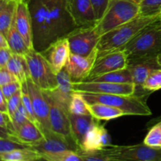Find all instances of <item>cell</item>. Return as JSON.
Instances as JSON below:
<instances>
[{"mask_svg": "<svg viewBox=\"0 0 161 161\" xmlns=\"http://www.w3.org/2000/svg\"><path fill=\"white\" fill-rule=\"evenodd\" d=\"M28 7L32 20L33 45L37 51H43L77 28L64 0H30Z\"/></svg>", "mask_w": 161, "mask_h": 161, "instance_id": "6da1fadb", "label": "cell"}, {"mask_svg": "<svg viewBox=\"0 0 161 161\" xmlns=\"http://www.w3.org/2000/svg\"><path fill=\"white\" fill-rule=\"evenodd\" d=\"M159 20L158 16H138L133 20L102 35L97 43V57L109 52L122 50L134 37L151 24Z\"/></svg>", "mask_w": 161, "mask_h": 161, "instance_id": "7a4b0ae2", "label": "cell"}, {"mask_svg": "<svg viewBox=\"0 0 161 161\" xmlns=\"http://www.w3.org/2000/svg\"><path fill=\"white\" fill-rule=\"evenodd\" d=\"M160 20L151 24L134 37L122 50L129 61L152 56L161 53V30Z\"/></svg>", "mask_w": 161, "mask_h": 161, "instance_id": "3957f363", "label": "cell"}, {"mask_svg": "<svg viewBox=\"0 0 161 161\" xmlns=\"http://www.w3.org/2000/svg\"><path fill=\"white\" fill-rule=\"evenodd\" d=\"M86 103H103L121 109L127 116H150L152 112L146 103V95L94 94L80 92Z\"/></svg>", "mask_w": 161, "mask_h": 161, "instance_id": "277c9868", "label": "cell"}, {"mask_svg": "<svg viewBox=\"0 0 161 161\" xmlns=\"http://www.w3.org/2000/svg\"><path fill=\"white\" fill-rule=\"evenodd\" d=\"M139 16V4L132 0H111L102 17L95 25L102 36Z\"/></svg>", "mask_w": 161, "mask_h": 161, "instance_id": "5b68a950", "label": "cell"}, {"mask_svg": "<svg viewBox=\"0 0 161 161\" xmlns=\"http://www.w3.org/2000/svg\"><path fill=\"white\" fill-rule=\"evenodd\" d=\"M29 69L30 79L42 91H53L58 86L57 75L41 52L31 49L25 55Z\"/></svg>", "mask_w": 161, "mask_h": 161, "instance_id": "8992f818", "label": "cell"}, {"mask_svg": "<svg viewBox=\"0 0 161 161\" xmlns=\"http://www.w3.org/2000/svg\"><path fill=\"white\" fill-rule=\"evenodd\" d=\"M111 161H161V149L146 144L133 146H110L102 149Z\"/></svg>", "mask_w": 161, "mask_h": 161, "instance_id": "52a82bcc", "label": "cell"}, {"mask_svg": "<svg viewBox=\"0 0 161 161\" xmlns=\"http://www.w3.org/2000/svg\"><path fill=\"white\" fill-rule=\"evenodd\" d=\"M72 53L86 56L97 47L101 36L95 25L77 27L67 35Z\"/></svg>", "mask_w": 161, "mask_h": 161, "instance_id": "ba28073f", "label": "cell"}, {"mask_svg": "<svg viewBox=\"0 0 161 161\" xmlns=\"http://www.w3.org/2000/svg\"><path fill=\"white\" fill-rule=\"evenodd\" d=\"M43 92L50 107V124L51 130L69 141L74 142L71 131L68 108L59 103L48 91H43Z\"/></svg>", "mask_w": 161, "mask_h": 161, "instance_id": "9c48e42d", "label": "cell"}, {"mask_svg": "<svg viewBox=\"0 0 161 161\" xmlns=\"http://www.w3.org/2000/svg\"><path fill=\"white\" fill-rule=\"evenodd\" d=\"M28 92L31 97L32 108L39 126L44 134V136L52 132L50 124V107L45 97L43 91L36 86L31 80H26Z\"/></svg>", "mask_w": 161, "mask_h": 161, "instance_id": "30bf717a", "label": "cell"}, {"mask_svg": "<svg viewBox=\"0 0 161 161\" xmlns=\"http://www.w3.org/2000/svg\"><path fill=\"white\" fill-rule=\"evenodd\" d=\"M75 91L94 94L133 95L136 91L135 83H113L108 82L81 81L74 83Z\"/></svg>", "mask_w": 161, "mask_h": 161, "instance_id": "8fae6325", "label": "cell"}, {"mask_svg": "<svg viewBox=\"0 0 161 161\" xmlns=\"http://www.w3.org/2000/svg\"><path fill=\"white\" fill-rule=\"evenodd\" d=\"M97 58V47L86 56L71 53L64 69L74 83L85 81L89 77Z\"/></svg>", "mask_w": 161, "mask_h": 161, "instance_id": "7c38bea8", "label": "cell"}, {"mask_svg": "<svg viewBox=\"0 0 161 161\" xmlns=\"http://www.w3.org/2000/svg\"><path fill=\"white\" fill-rule=\"evenodd\" d=\"M127 64L128 60L124 50H117L109 52L97 57L88 78L126 69Z\"/></svg>", "mask_w": 161, "mask_h": 161, "instance_id": "4fadbf2b", "label": "cell"}, {"mask_svg": "<svg viewBox=\"0 0 161 161\" xmlns=\"http://www.w3.org/2000/svg\"><path fill=\"white\" fill-rule=\"evenodd\" d=\"M47 59L55 74H58L65 66L71 54L67 37H62L52 42L46 50L41 52Z\"/></svg>", "mask_w": 161, "mask_h": 161, "instance_id": "5bb4252c", "label": "cell"}, {"mask_svg": "<svg viewBox=\"0 0 161 161\" xmlns=\"http://www.w3.org/2000/svg\"><path fill=\"white\" fill-rule=\"evenodd\" d=\"M112 146L111 137L104 124L97 119L89 129L77 152L90 153Z\"/></svg>", "mask_w": 161, "mask_h": 161, "instance_id": "9a60e30c", "label": "cell"}, {"mask_svg": "<svg viewBox=\"0 0 161 161\" xmlns=\"http://www.w3.org/2000/svg\"><path fill=\"white\" fill-rule=\"evenodd\" d=\"M127 68L131 74L136 91L139 89L146 94L147 92L142 89V84L153 71L161 69V65L159 64L157 56H152L129 61Z\"/></svg>", "mask_w": 161, "mask_h": 161, "instance_id": "2e32d148", "label": "cell"}, {"mask_svg": "<svg viewBox=\"0 0 161 161\" xmlns=\"http://www.w3.org/2000/svg\"><path fill=\"white\" fill-rule=\"evenodd\" d=\"M30 148L39 153L41 156L45 153L64 150H73L77 152L79 149L78 146L74 142L69 141L67 138L57 135L53 131L46 135L39 142L30 146Z\"/></svg>", "mask_w": 161, "mask_h": 161, "instance_id": "e0dca14e", "label": "cell"}, {"mask_svg": "<svg viewBox=\"0 0 161 161\" xmlns=\"http://www.w3.org/2000/svg\"><path fill=\"white\" fill-rule=\"evenodd\" d=\"M15 23L17 30L23 37L29 49H34L33 45V28L31 13L28 3L22 0L17 1L15 10Z\"/></svg>", "mask_w": 161, "mask_h": 161, "instance_id": "ac0fdd59", "label": "cell"}, {"mask_svg": "<svg viewBox=\"0 0 161 161\" xmlns=\"http://www.w3.org/2000/svg\"><path fill=\"white\" fill-rule=\"evenodd\" d=\"M69 10L77 27L93 26L97 24V20L91 0H72Z\"/></svg>", "mask_w": 161, "mask_h": 161, "instance_id": "d6986e66", "label": "cell"}, {"mask_svg": "<svg viewBox=\"0 0 161 161\" xmlns=\"http://www.w3.org/2000/svg\"><path fill=\"white\" fill-rule=\"evenodd\" d=\"M44 137L39 126L31 120L25 122L16 131L9 133V138L28 147L39 142Z\"/></svg>", "mask_w": 161, "mask_h": 161, "instance_id": "ffe728a7", "label": "cell"}, {"mask_svg": "<svg viewBox=\"0 0 161 161\" xmlns=\"http://www.w3.org/2000/svg\"><path fill=\"white\" fill-rule=\"evenodd\" d=\"M57 79H58L57 87L53 91H49L48 92L59 103L69 109V102L72 98V94L75 92L73 88V82L64 69L57 74Z\"/></svg>", "mask_w": 161, "mask_h": 161, "instance_id": "44dd1931", "label": "cell"}, {"mask_svg": "<svg viewBox=\"0 0 161 161\" xmlns=\"http://www.w3.org/2000/svg\"><path fill=\"white\" fill-rule=\"evenodd\" d=\"M69 116L72 138L78 148H80L89 129L97 119L91 114L75 115L69 113Z\"/></svg>", "mask_w": 161, "mask_h": 161, "instance_id": "7402d4cb", "label": "cell"}, {"mask_svg": "<svg viewBox=\"0 0 161 161\" xmlns=\"http://www.w3.org/2000/svg\"><path fill=\"white\" fill-rule=\"evenodd\" d=\"M87 108L90 114L98 120H111L127 116L121 109L103 103H87Z\"/></svg>", "mask_w": 161, "mask_h": 161, "instance_id": "603a6c76", "label": "cell"}, {"mask_svg": "<svg viewBox=\"0 0 161 161\" xmlns=\"http://www.w3.org/2000/svg\"><path fill=\"white\" fill-rule=\"evenodd\" d=\"M6 40H7L8 46L9 48L10 49L13 53L18 55H22L25 56L31 49L28 47V46L25 43L23 37L20 32L17 30L16 27L15 23V14H14V20H13L12 25L8 31L7 35H6Z\"/></svg>", "mask_w": 161, "mask_h": 161, "instance_id": "cb8c5ba5", "label": "cell"}, {"mask_svg": "<svg viewBox=\"0 0 161 161\" xmlns=\"http://www.w3.org/2000/svg\"><path fill=\"white\" fill-rule=\"evenodd\" d=\"M6 68L21 83L30 77L29 69L25 56L13 53Z\"/></svg>", "mask_w": 161, "mask_h": 161, "instance_id": "d4e9b609", "label": "cell"}, {"mask_svg": "<svg viewBox=\"0 0 161 161\" xmlns=\"http://www.w3.org/2000/svg\"><path fill=\"white\" fill-rule=\"evenodd\" d=\"M85 81L108 82V83H134L131 74L129 72L127 68L102 74L95 77L88 78Z\"/></svg>", "mask_w": 161, "mask_h": 161, "instance_id": "484cf974", "label": "cell"}, {"mask_svg": "<svg viewBox=\"0 0 161 161\" xmlns=\"http://www.w3.org/2000/svg\"><path fill=\"white\" fill-rule=\"evenodd\" d=\"M42 160V156L30 147L18 149L0 155L3 161H36Z\"/></svg>", "mask_w": 161, "mask_h": 161, "instance_id": "4316f807", "label": "cell"}, {"mask_svg": "<svg viewBox=\"0 0 161 161\" xmlns=\"http://www.w3.org/2000/svg\"><path fill=\"white\" fill-rule=\"evenodd\" d=\"M17 1L11 0L9 4L0 11V33L6 37L8 31L12 25L15 14Z\"/></svg>", "mask_w": 161, "mask_h": 161, "instance_id": "83f0119b", "label": "cell"}, {"mask_svg": "<svg viewBox=\"0 0 161 161\" xmlns=\"http://www.w3.org/2000/svg\"><path fill=\"white\" fill-rule=\"evenodd\" d=\"M68 110L69 113L75 115L90 114L87 108V103L78 91H75L72 94Z\"/></svg>", "mask_w": 161, "mask_h": 161, "instance_id": "f1b7e54d", "label": "cell"}, {"mask_svg": "<svg viewBox=\"0 0 161 161\" xmlns=\"http://www.w3.org/2000/svg\"><path fill=\"white\" fill-rule=\"evenodd\" d=\"M143 143L156 149H161V119L151 127Z\"/></svg>", "mask_w": 161, "mask_h": 161, "instance_id": "f546056e", "label": "cell"}, {"mask_svg": "<svg viewBox=\"0 0 161 161\" xmlns=\"http://www.w3.org/2000/svg\"><path fill=\"white\" fill-rule=\"evenodd\" d=\"M42 160L47 161H82L76 151L64 150L42 155Z\"/></svg>", "mask_w": 161, "mask_h": 161, "instance_id": "4dcf8cb0", "label": "cell"}, {"mask_svg": "<svg viewBox=\"0 0 161 161\" xmlns=\"http://www.w3.org/2000/svg\"><path fill=\"white\" fill-rule=\"evenodd\" d=\"M161 12V0H143L139 4V15L158 16Z\"/></svg>", "mask_w": 161, "mask_h": 161, "instance_id": "1f68e13d", "label": "cell"}, {"mask_svg": "<svg viewBox=\"0 0 161 161\" xmlns=\"http://www.w3.org/2000/svg\"><path fill=\"white\" fill-rule=\"evenodd\" d=\"M142 89L149 94L161 89V69L153 71L147 77L142 84Z\"/></svg>", "mask_w": 161, "mask_h": 161, "instance_id": "d6a6232c", "label": "cell"}, {"mask_svg": "<svg viewBox=\"0 0 161 161\" xmlns=\"http://www.w3.org/2000/svg\"><path fill=\"white\" fill-rule=\"evenodd\" d=\"M28 120H30L29 116L25 106L21 103L15 113L11 117V130H9V133L16 131L20 126L23 125Z\"/></svg>", "mask_w": 161, "mask_h": 161, "instance_id": "836d02e7", "label": "cell"}, {"mask_svg": "<svg viewBox=\"0 0 161 161\" xmlns=\"http://www.w3.org/2000/svg\"><path fill=\"white\" fill-rule=\"evenodd\" d=\"M20 91H21L22 104H23L25 109H26L27 113H28L30 120L36 123V124H38L37 119H36V116H35L34 110H33V108H32V103H31V97H30L29 92H28V86H27L26 81L21 83V89H20ZM38 125H39V124H38Z\"/></svg>", "mask_w": 161, "mask_h": 161, "instance_id": "e575fe53", "label": "cell"}, {"mask_svg": "<svg viewBox=\"0 0 161 161\" xmlns=\"http://www.w3.org/2000/svg\"><path fill=\"white\" fill-rule=\"evenodd\" d=\"M27 147L28 146H25L21 143L17 142L14 140L10 139V138H0V155L11 152L13 150H15V149H24V148Z\"/></svg>", "mask_w": 161, "mask_h": 161, "instance_id": "d590c367", "label": "cell"}, {"mask_svg": "<svg viewBox=\"0 0 161 161\" xmlns=\"http://www.w3.org/2000/svg\"><path fill=\"white\" fill-rule=\"evenodd\" d=\"M21 103V91L20 90L7 100V113L9 114L10 119Z\"/></svg>", "mask_w": 161, "mask_h": 161, "instance_id": "8d00e7d4", "label": "cell"}, {"mask_svg": "<svg viewBox=\"0 0 161 161\" xmlns=\"http://www.w3.org/2000/svg\"><path fill=\"white\" fill-rule=\"evenodd\" d=\"M1 89L2 91H3V95L6 97V101H7L11 96H13L17 91H19L21 89V83L19 81L11 82V83H8V84L2 86Z\"/></svg>", "mask_w": 161, "mask_h": 161, "instance_id": "74e56055", "label": "cell"}, {"mask_svg": "<svg viewBox=\"0 0 161 161\" xmlns=\"http://www.w3.org/2000/svg\"><path fill=\"white\" fill-rule=\"evenodd\" d=\"M94 7L97 20H98L105 13L108 3L111 0H91Z\"/></svg>", "mask_w": 161, "mask_h": 161, "instance_id": "f35d334b", "label": "cell"}, {"mask_svg": "<svg viewBox=\"0 0 161 161\" xmlns=\"http://www.w3.org/2000/svg\"><path fill=\"white\" fill-rule=\"evenodd\" d=\"M14 81H18L15 76L6 68L0 69V86Z\"/></svg>", "mask_w": 161, "mask_h": 161, "instance_id": "ab89813d", "label": "cell"}, {"mask_svg": "<svg viewBox=\"0 0 161 161\" xmlns=\"http://www.w3.org/2000/svg\"><path fill=\"white\" fill-rule=\"evenodd\" d=\"M13 55V52L9 48L0 47V69L6 68L8 61Z\"/></svg>", "mask_w": 161, "mask_h": 161, "instance_id": "60d3db41", "label": "cell"}, {"mask_svg": "<svg viewBox=\"0 0 161 161\" xmlns=\"http://www.w3.org/2000/svg\"><path fill=\"white\" fill-rule=\"evenodd\" d=\"M0 127L7 129L9 131L11 130L10 117L7 113L3 111H0Z\"/></svg>", "mask_w": 161, "mask_h": 161, "instance_id": "b9f144b4", "label": "cell"}, {"mask_svg": "<svg viewBox=\"0 0 161 161\" xmlns=\"http://www.w3.org/2000/svg\"><path fill=\"white\" fill-rule=\"evenodd\" d=\"M0 111L7 113V101L4 97L0 86Z\"/></svg>", "mask_w": 161, "mask_h": 161, "instance_id": "7bdbcfd3", "label": "cell"}, {"mask_svg": "<svg viewBox=\"0 0 161 161\" xmlns=\"http://www.w3.org/2000/svg\"><path fill=\"white\" fill-rule=\"evenodd\" d=\"M0 47H3V48H9L6 38L2 33H0Z\"/></svg>", "mask_w": 161, "mask_h": 161, "instance_id": "ee69618b", "label": "cell"}, {"mask_svg": "<svg viewBox=\"0 0 161 161\" xmlns=\"http://www.w3.org/2000/svg\"><path fill=\"white\" fill-rule=\"evenodd\" d=\"M0 138H9V130L7 129L0 127Z\"/></svg>", "mask_w": 161, "mask_h": 161, "instance_id": "f6af8a7d", "label": "cell"}, {"mask_svg": "<svg viewBox=\"0 0 161 161\" xmlns=\"http://www.w3.org/2000/svg\"><path fill=\"white\" fill-rule=\"evenodd\" d=\"M10 1L11 0H0V11L3 10Z\"/></svg>", "mask_w": 161, "mask_h": 161, "instance_id": "bcb514c9", "label": "cell"}, {"mask_svg": "<svg viewBox=\"0 0 161 161\" xmlns=\"http://www.w3.org/2000/svg\"><path fill=\"white\" fill-rule=\"evenodd\" d=\"M64 1L65 2L66 5H67V6H68V8H69V5L71 4V3H72V0H64Z\"/></svg>", "mask_w": 161, "mask_h": 161, "instance_id": "7dc6e473", "label": "cell"}, {"mask_svg": "<svg viewBox=\"0 0 161 161\" xmlns=\"http://www.w3.org/2000/svg\"><path fill=\"white\" fill-rule=\"evenodd\" d=\"M157 60H158L159 64L161 65V53H160V54H158V56H157Z\"/></svg>", "mask_w": 161, "mask_h": 161, "instance_id": "c3c4849f", "label": "cell"}, {"mask_svg": "<svg viewBox=\"0 0 161 161\" xmlns=\"http://www.w3.org/2000/svg\"><path fill=\"white\" fill-rule=\"evenodd\" d=\"M132 1L135 2V3H138V4H140V3H141L143 1V0H132Z\"/></svg>", "mask_w": 161, "mask_h": 161, "instance_id": "681fc988", "label": "cell"}, {"mask_svg": "<svg viewBox=\"0 0 161 161\" xmlns=\"http://www.w3.org/2000/svg\"><path fill=\"white\" fill-rule=\"evenodd\" d=\"M159 20H160V22L161 23V12L160 13V14H159Z\"/></svg>", "mask_w": 161, "mask_h": 161, "instance_id": "f907efd6", "label": "cell"}, {"mask_svg": "<svg viewBox=\"0 0 161 161\" xmlns=\"http://www.w3.org/2000/svg\"><path fill=\"white\" fill-rule=\"evenodd\" d=\"M22 1L25 2V3H28H28H29V2H30V0H22Z\"/></svg>", "mask_w": 161, "mask_h": 161, "instance_id": "816d5d0a", "label": "cell"}, {"mask_svg": "<svg viewBox=\"0 0 161 161\" xmlns=\"http://www.w3.org/2000/svg\"><path fill=\"white\" fill-rule=\"evenodd\" d=\"M160 30H161V23H160Z\"/></svg>", "mask_w": 161, "mask_h": 161, "instance_id": "f5cc1de1", "label": "cell"}, {"mask_svg": "<svg viewBox=\"0 0 161 161\" xmlns=\"http://www.w3.org/2000/svg\"><path fill=\"white\" fill-rule=\"evenodd\" d=\"M14 1H18V0H14Z\"/></svg>", "mask_w": 161, "mask_h": 161, "instance_id": "db71d44e", "label": "cell"}, {"mask_svg": "<svg viewBox=\"0 0 161 161\" xmlns=\"http://www.w3.org/2000/svg\"><path fill=\"white\" fill-rule=\"evenodd\" d=\"M159 119H161V116H160V118H159Z\"/></svg>", "mask_w": 161, "mask_h": 161, "instance_id": "11a10c76", "label": "cell"}]
</instances>
